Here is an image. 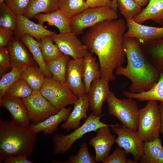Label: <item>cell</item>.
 <instances>
[{
  "label": "cell",
  "instance_id": "obj_46",
  "mask_svg": "<svg viewBox=\"0 0 163 163\" xmlns=\"http://www.w3.org/2000/svg\"><path fill=\"white\" fill-rule=\"evenodd\" d=\"M6 0H0V5L2 4L4 2V1H5Z\"/></svg>",
  "mask_w": 163,
  "mask_h": 163
},
{
  "label": "cell",
  "instance_id": "obj_3",
  "mask_svg": "<svg viewBox=\"0 0 163 163\" xmlns=\"http://www.w3.org/2000/svg\"><path fill=\"white\" fill-rule=\"evenodd\" d=\"M37 133L30 126H23L11 121L0 120V163L10 157L33 154Z\"/></svg>",
  "mask_w": 163,
  "mask_h": 163
},
{
  "label": "cell",
  "instance_id": "obj_29",
  "mask_svg": "<svg viewBox=\"0 0 163 163\" xmlns=\"http://www.w3.org/2000/svg\"><path fill=\"white\" fill-rule=\"evenodd\" d=\"M69 56L63 54L61 56L45 62L46 66L52 75V78L59 82L66 83L67 65Z\"/></svg>",
  "mask_w": 163,
  "mask_h": 163
},
{
  "label": "cell",
  "instance_id": "obj_25",
  "mask_svg": "<svg viewBox=\"0 0 163 163\" xmlns=\"http://www.w3.org/2000/svg\"><path fill=\"white\" fill-rule=\"evenodd\" d=\"M84 71L83 81L85 85L86 93L89 92L92 82L101 78L99 63L96 62V58L88 50L83 57Z\"/></svg>",
  "mask_w": 163,
  "mask_h": 163
},
{
  "label": "cell",
  "instance_id": "obj_27",
  "mask_svg": "<svg viewBox=\"0 0 163 163\" xmlns=\"http://www.w3.org/2000/svg\"><path fill=\"white\" fill-rule=\"evenodd\" d=\"M59 0H30L23 15L30 19L38 14L54 11L59 9Z\"/></svg>",
  "mask_w": 163,
  "mask_h": 163
},
{
  "label": "cell",
  "instance_id": "obj_5",
  "mask_svg": "<svg viewBox=\"0 0 163 163\" xmlns=\"http://www.w3.org/2000/svg\"><path fill=\"white\" fill-rule=\"evenodd\" d=\"M161 115L157 101H147L146 105L139 109L137 131L143 142L159 137L161 133Z\"/></svg>",
  "mask_w": 163,
  "mask_h": 163
},
{
  "label": "cell",
  "instance_id": "obj_17",
  "mask_svg": "<svg viewBox=\"0 0 163 163\" xmlns=\"http://www.w3.org/2000/svg\"><path fill=\"white\" fill-rule=\"evenodd\" d=\"M0 106L10 112L13 123L25 126H30V121L22 99L5 96L0 99Z\"/></svg>",
  "mask_w": 163,
  "mask_h": 163
},
{
  "label": "cell",
  "instance_id": "obj_42",
  "mask_svg": "<svg viewBox=\"0 0 163 163\" xmlns=\"http://www.w3.org/2000/svg\"><path fill=\"white\" fill-rule=\"evenodd\" d=\"M14 32L10 29L0 27V47L7 46L13 37Z\"/></svg>",
  "mask_w": 163,
  "mask_h": 163
},
{
  "label": "cell",
  "instance_id": "obj_24",
  "mask_svg": "<svg viewBox=\"0 0 163 163\" xmlns=\"http://www.w3.org/2000/svg\"><path fill=\"white\" fill-rule=\"evenodd\" d=\"M140 163H163V147L159 137L143 142V153Z\"/></svg>",
  "mask_w": 163,
  "mask_h": 163
},
{
  "label": "cell",
  "instance_id": "obj_10",
  "mask_svg": "<svg viewBox=\"0 0 163 163\" xmlns=\"http://www.w3.org/2000/svg\"><path fill=\"white\" fill-rule=\"evenodd\" d=\"M112 130L117 135L115 142L119 147L123 148L126 154L131 153L134 160L138 163L143 153V142L139 137L137 130L122 125H114Z\"/></svg>",
  "mask_w": 163,
  "mask_h": 163
},
{
  "label": "cell",
  "instance_id": "obj_45",
  "mask_svg": "<svg viewBox=\"0 0 163 163\" xmlns=\"http://www.w3.org/2000/svg\"><path fill=\"white\" fill-rule=\"evenodd\" d=\"M141 7H143L147 5L150 0H134Z\"/></svg>",
  "mask_w": 163,
  "mask_h": 163
},
{
  "label": "cell",
  "instance_id": "obj_6",
  "mask_svg": "<svg viewBox=\"0 0 163 163\" xmlns=\"http://www.w3.org/2000/svg\"><path fill=\"white\" fill-rule=\"evenodd\" d=\"M106 101L110 114L116 117L125 126L137 130L139 109L133 99L119 98L110 91Z\"/></svg>",
  "mask_w": 163,
  "mask_h": 163
},
{
  "label": "cell",
  "instance_id": "obj_43",
  "mask_svg": "<svg viewBox=\"0 0 163 163\" xmlns=\"http://www.w3.org/2000/svg\"><path fill=\"white\" fill-rule=\"evenodd\" d=\"M4 163H33L27 158L22 155H18L9 158L4 160Z\"/></svg>",
  "mask_w": 163,
  "mask_h": 163
},
{
  "label": "cell",
  "instance_id": "obj_47",
  "mask_svg": "<svg viewBox=\"0 0 163 163\" xmlns=\"http://www.w3.org/2000/svg\"><path fill=\"white\" fill-rule=\"evenodd\" d=\"M85 0V1L86 0Z\"/></svg>",
  "mask_w": 163,
  "mask_h": 163
},
{
  "label": "cell",
  "instance_id": "obj_8",
  "mask_svg": "<svg viewBox=\"0 0 163 163\" xmlns=\"http://www.w3.org/2000/svg\"><path fill=\"white\" fill-rule=\"evenodd\" d=\"M40 91L47 100L59 110L68 105L74 104L78 99L66 83H62L46 77Z\"/></svg>",
  "mask_w": 163,
  "mask_h": 163
},
{
  "label": "cell",
  "instance_id": "obj_40",
  "mask_svg": "<svg viewBox=\"0 0 163 163\" xmlns=\"http://www.w3.org/2000/svg\"><path fill=\"white\" fill-rule=\"evenodd\" d=\"M89 8L106 7L117 11V0H86Z\"/></svg>",
  "mask_w": 163,
  "mask_h": 163
},
{
  "label": "cell",
  "instance_id": "obj_19",
  "mask_svg": "<svg viewBox=\"0 0 163 163\" xmlns=\"http://www.w3.org/2000/svg\"><path fill=\"white\" fill-rule=\"evenodd\" d=\"M89 104L87 94L78 98L74 104L73 109L65 122L61 124L62 129L67 131L75 129L81 125V120L88 117L87 111L89 109Z\"/></svg>",
  "mask_w": 163,
  "mask_h": 163
},
{
  "label": "cell",
  "instance_id": "obj_41",
  "mask_svg": "<svg viewBox=\"0 0 163 163\" xmlns=\"http://www.w3.org/2000/svg\"><path fill=\"white\" fill-rule=\"evenodd\" d=\"M0 74L11 68L10 56L7 46L0 47Z\"/></svg>",
  "mask_w": 163,
  "mask_h": 163
},
{
  "label": "cell",
  "instance_id": "obj_7",
  "mask_svg": "<svg viewBox=\"0 0 163 163\" xmlns=\"http://www.w3.org/2000/svg\"><path fill=\"white\" fill-rule=\"evenodd\" d=\"M118 17L117 11L110 8H88L70 19L71 32L79 35L86 28L104 21L117 19Z\"/></svg>",
  "mask_w": 163,
  "mask_h": 163
},
{
  "label": "cell",
  "instance_id": "obj_22",
  "mask_svg": "<svg viewBox=\"0 0 163 163\" xmlns=\"http://www.w3.org/2000/svg\"><path fill=\"white\" fill-rule=\"evenodd\" d=\"M133 19L140 24L150 20L163 26V0H150L146 7Z\"/></svg>",
  "mask_w": 163,
  "mask_h": 163
},
{
  "label": "cell",
  "instance_id": "obj_26",
  "mask_svg": "<svg viewBox=\"0 0 163 163\" xmlns=\"http://www.w3.org/2000/svg\"><path fill=\"white\" fill-rule=\"evenodd\" d=\"M19 38L27 48L46 77L52 78V75L49 70L43 58L39 42L31 35L27 34L21 36Z\"/></svg>",
  "mask_w": 163,
  "mask_h": 163
},
{
  "label": "cell",
  "instance_id": "obj_39",
  "mask_svg": "<svg viewBox=\"0 0 163 163\" xmlns=\"http://www.w3.org/2000/svg\"><path fill=\"white\" fill-rule=\"evenodd\" d=\"M102 163H128L126 154L124 150L121 147L116 148L110 155L102 161Z\"/></svg>",
  "mask_w": 163,
  "mask_h": 163
},
{
  "label": "cell",
  "instance_id": "obj_28",
  "mask_svg": "<svg viewBox=\"0 0 163 163\" xmlns=\"http://www.w3.org/2000/svg\"><path fill=\"white\" fill-rule=\"evenodd\" d=\"M45 78L39 66L37 65L26 68L20 77L30 86L33 91L40 90Z\"/></svg>",
  "mask_w": 163,
  "mask_h": 163
},
{
  "label": "cell",
  "instance_id": "obj_36",
  "mask_svg": "<svg viewBox=\"0 0 163 163\" xmlns=\"http://www.w3.org/2000/svg\"><path fill=\"white\" fill-rule=\"evenodd\" d=\"M54 163H95V157L91 155L87 142H84L80 146L79 150L75 155H72L68 160L64 161H56Z\"/></svg>",
  "mask_w": 163,
  "mask_h": 163
},
{
  "label": "cell",
  "instance_id": "obj_21",
  "mask_svg": "<svg viewBox=\"0 0 163 163\" xmlns=\"http://www.w3.org/2000/svg\"><path fill=\"white\" fill-rule=\"evenodd\" d=\"M32 18L36 19L38 23L41 25L47 22L49 26H56L58 29L59 33L71 32L70 19L59 9L49 13L38 14Z\"/></svg>",
  "mask_w": 163,
  "mask_h": 163
},
{
  "label": "cell",
  "instance_id": "obj_32",
  "mask_svg": "<svg viewBox=\"0 0 163 163\" xmlns=\"http://www.w3.org/2000/svg\"><path fill=\"white\" fill-rule=\"evenodd\" d=\"M136 97L139 101L149 100L163 101V74H160L159 80L150 89L137 93Z\"/></svg>",
  "mask_w": 163,
  "mask_h": 163
},
{
  "label": "cell",
  "instance_id": "obj_35",
  "mask_svg": "<svg viewBox=\"0 0 163 163\" xmlns=\"http://www.w3.org/2000/svg\"><path fill=\"white\" fill-rule=\"evenodd\" d=\"M33 91L30 86L23 79L19 78L9 87L5 96L23 99L30 96Z\"/></svg>",
  "mask_w": 163,
  "mask_h": 163
},
{
  "label": "cell",
  "instance_id": "obj_37",
  "mask_svg": "<svg viewBox=\"0 0 163 163\" xmlns=\"http://www.w3.org/2000/svg\"><path fill=\"white\" fill-rule=\"evenodd\" d=\"M25 68L12 67L9 72L6 74L0 81V99L4 97L11 85L18 78Z\"/></svg>",
  "mask_w": 163,
  "mask_h": 163
},
{
  "label": "cell",
  "instance_id": "obj_38",
  "mask_svg": "<svg viewBox=\"0 0 163 163\" xmlns=\"http://www.w3.org/2000/svg\"><path fill=\"white\" fill-rule=\"evenodd\" d=\"M30 0H6L5 3L16 15H24Z\"/></svg>",
  "mask_w": 163,
  "mask_h": 163
},
{
  "label": "cell",
  "instance_id": "obj_18",
  "mask_svg": "<svg viewBox=\"0 0 163 163\" xmlns=\"http://www.w3.org/2000/svg\"><path fill=\"white\" fill-rule=\"evenodd\" d=\"M17 17L18 26L14 34L19 38L27 34L39 42L44 37L56 34V32L46 29L43 25L34 23L23 15H18Z\"/></svg>",
  "mask_w": 163,
  "mask_h": 163
},
{
  "label": "cell",
  "instance_id": "obj_1",
  "mask_svg": "<svg viewBox=\"0 0 163 163\" xmlns=\"http://www.w3.org/2000/svg\"><path fill=\"white\" fill-rule=\"evenodd\" d=\"M127 28L122 18L105 20L89 27L82 37L88 50L98 58L101 78L109 82L115 79L114 71L125 62L123 41Z\"/></svg>",
  "mask_w": 163,
  "mask_h": 163
},
{
  "label": "cell",
  "instance_id": "obj_9",
  "mask_svg": "<svg viewBox=\"0 0 163 163\" xmlns=\"http://www.w3.org/2000/svg\"><path fill=\"white\" fill-rule=\"evenodd\" d=\"M22 99L30 120L33 124L44 121L59 111L42 94L40 91H33L30 96Z\"/></svg>",
  "mask_w": 163,
  "mask_h": 163
},
{
  "label": "cell",
  "instance_id": "obj_12",
  "mask_svg": "<svg viewBox=\"0 0 163 163\" xmlns=\"http://www.w3.org/2000/svg\"><path fill=\"white\" fill-rule=\"evenodd\" d=\"M83 71V58L69 59L66 67V83L78 98L86 94L82 81Z\"/></svg>",
  "mask_w": 163,
  "mask_h": 163
},
{
  "label": "cell",
  "instance_id": "obj_11",
  "mask_svg": "<svg viewBox=\"0 0 163 163\" xmlns=\"http://www.w3.org/2000/svg\"><path fill=\"white\" fill-rule=\"evenodd\" d=\"M51 37L53 42L63 54L71 56L73 59L83 58L88 51L77 35L72 32L56 34Z\"/></svg>",
  "mask_w": 163,
  "mask_h": 163
},
{
  "label": "cell",
  "instance_id": "obj_31",
  "mask_svg": "<svg viewBox=\"0 0 163 163\" xmlns=\"http://www.w3.org/2000/svg\"><path fill=\"white\" fill-rule=\"evenodd\" d=\"M39 42L40 48L45 62L58 58L63 55L56 45L53 43L51 36L44 37Z\"/></svg>",
  "mask_w": 163,
  "mask_h": 163
},
{
  "label": "cell",
  "instance_id": "obj_2",
  "mask_svg": "<svg viewBox=\"0 0 163 163\" xmlns=\"http://www.w3.org/2000/svg\"><path fill=\"white\" fill-rule=\"evenodd\" d=\"M123 47L126 54L127 65L121 66L116 70V75L129 79L131 84L129 91L139 93L150 89L159 80L160 74L152 64L141 44L135 38L124 37Z\"/></svg>",
  "mask_w": 163,
  "mask_h": 163
},
{
  "label": "cell",
  "instance_id": "obj_23",
  "mask_svg": "<svg viewBox=\"0 0 163 163\" xmlns=\"http://www.w3.org/2000/svg\"><path fill=\"white\" fill-rule=\"evenodd\" d=\"M141 45L152 64L160 74H163V38Z\"/></svg>",
  "mask_w": 163,
  "mask_h": 163
},
{
  "label": "cell",
  "instance_id": "obj_13",
  "mask_svg": "<svg viewBox=\"0 0 163 163\" xmlns=\"http://www.w3.org/2000/svg\"><path fill=\"white\" fill-rule=\"evenodd\" d=\"M7 47L10 56L11 68H25L36 65L31 54L18 37H13Z\"/></svg>",
  "mask_w": 163,
  "mask_h": 163
},
{
  "label": "cell",
  "instance_id": "obj_20",
  "mask_svg": "<svg viewBox=\"0 0 163 163\" xmlns=\"http://www.w3.org/2000/svg\"><path fill=\"white\" fill-rule=\"evenodd\" d=\"M72 107H66L60 110L57 113L52 116L44 121L36 124L30 125L32 130L37 133L43 132L45 135H51L58 129L59 124L65 121L71 113Z\"/></svg>",
  "mask_w": 163,
  "mask_h": 163
},
{
  "label": "cell",
  "instance_id": "obj_44",
  "mask_svg": "<svg viewBox=\"0 0 163 163\" xmlns=\"http://www.w3.org/2000/svg\"><path fill=\"white\" fill-rule=\"evenodd\" d=\"M158 105L161 115V133L163 136V101H160Z\"/></svg>",
  "mask_w": 163,
  "mask_h": 163
},
{
  "label": "cell",
  "instance_id": "obj_34",
  "mask_svg": "<svg viewBox=\"0 0 163 163\" xmlns=\"http://www.w3.org/2000/svg\"><path fill=\"white\" fill-rule=\"evenodd\" d=\"M120 13L126 21L133 19L142 11V7L134 0H117Z\"/></svg>",
  "mask_w": 163,
  "mask_h": 163
},
{
  "label": "cell",
  "instance_id": "obj_14",
  "mask_svg": "<svg viewBox=\"0 0 163 163\" xmlns=\"http://www.w3.org/2000/svg\"><path fill=\"white\" fill-rule=\"evenodd\" d=\"M126 24L128 30L124 37L134 38L141 44L163 38V27L143 25L136 22L133 19L126 21Z\"/></svg>",
  "mask_w": 163,
  "mask_h": 163
},
{
  "label": "cell",
  "instance_id": "obj_15",
  "mask_svg": "<svg viewBox=\"0 0 163 163\" xmlns=\"http://www.w3.org/2000/svg\"><path fill=\"white\" fill-rule=\"evenodd\" d=\"M109 82L108 81L101 78L94 80L87 94L90 108L96 116H99L102 114L103 105L107 101L110 91Z\"/></svg>",
  "mask_w": 163,
  "mask_h": 163
},
{
  "label": "cell",
  "instance_id": "obj_4",
  "mask_svg": "<svg viewBox=\"0 0 163 163\" xmlns=\"http://www.w3.org/2000/svg\"><path fill=\"white\" fill-rule=\"evenodd\" d=\"M104 115V114H103L100 116H97L92 112L82 126L75 129L69 134H55L52 138L54 154L55 155L65 154L71 150L75 141L83 137L86 133L96 131L101 127L110 125L100 121V119Z\"/></svg>",
  "mask_w": 163,
  "mask_h": 163
},
{
  "label": "cell",
  "instance_id": "obj_16",
  "mask_svg": "<svg viewBox=\"0 0 163 163\" xmlns=\"http://www.w3.org/2000/svg\"><path fill=\"white\" fill-rule=\"evenodd\" d=\"M111 125L101 127L96 131L97 135L89 140L88 143L95 150V160L96 162H102L108 155L113 144L115 137L110 132Z\"/></svg>",
  "mask_w": 163,
  "mask_h": 163
},
{
  "label": "cell",
  "instance_id": "obj_33",
  "mask_svg": "<svg viewBox=\"0 0 163 163\" xmlns=\"http://www.w3.org/2000/svg\"><path fill=\"white\" fill-rule=\"evenodd\" d=\"M18 24L17 15L4 2L0 5V27L14 32Z\"/></svg>",
  "mask_w": 163,
  "mask_h": 163
},
{
  "label": "cell",
  "instance_id": "obj_30",
  "mask_svg": "<svg viewBox=\"0 0 163 163\" xmlns=\"http://www.w3.org/2000/svg\"><path fill=\"white\" fill-rule=\"evenodd\" d=\"M88 8L85 0H59V9L70 19Z\"/></svg>",
  "mask_w": 163,
  "mask_h": 163
}]
</instances>
